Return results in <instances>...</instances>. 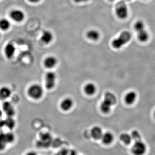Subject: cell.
<instances>
[{
    "instance_id": "1",
    "label": "cell",
    "mask_w": 155,
    "mask_h": 155,
    "mask_svg": "<svg viewBox=\"0 0 155 155\" xmlns=\"http://www.w3.org/2000/svg\"><path fill=\"white\" fill-rule=\"evenodd\" d=\"M117 99L116 96L110 92H107L104 95V98L101 104V110L103 113L108 114L110 111L111 107L116 104Z\"/></svg>"
},
{
    "instance_id": "2",
    "label": "cell",
    "mask_w": 155,
    "mask_h": 155,
    "mask_svg": "<svg viewBox=\"0 0 155 155\" xmlns=\"http://www.w3.org/2000/svg\"><path fill=\"white\" fill-rule=\"evenodd\" d=\"M131 38V35L129 31H123L117 38L114 39L112 42V45L115 49L120 48L127 43Z\"/></svg>"
},
{
    "instance_id": "3",
    "label": "cell",
    "mask_w": 155,
    "mask_h": 155,
    "mask_svg": "<svg viewBox=\"0 0 155 155\" xmlns=\"http://www.w3.org/2000/svg\"><path fill=\"white\" fill-rule=\"evenodd\" d=\"M27 94L32 99H40L44 94L43 88L40 84H34L28 87L27 90Z\"/></svg>"
},
{
    "instance_id": "4",
    "label": "cell",
    "mask_w": 155,
    "mask_h": 155,
    "mask_svg": "<svg viewBox=\"0 0 155 155\" xmlns=\"http://www.w3.org/2000/svg\"><path fill=\"white\" fill-rule=\"evenodd\" d=\"M52 136L48 132L42 133L40 134L39 139L37 142V145L41 148H47L52 145Z\"/></svg>"
},
{
    "instance_id": "5",
    "label": "cell",
    "mask_w": 155,
    "mask_h": 155,
    "mask_svg": "<svg viewBox=\"0 0 155 155\" xmlns=\"http://www.w3.org/2000/svg\"><path fill=\"white\" fill-rule=\"evenodd\" d=\"M147 150L146 144L141 140L135 141L131 149L134 155H144Z\"/></svg>"
},
{
    "instance_id": "6",
    "label": "cell",
    "mask_w": 155,
    "mask_h": 155,
    "mask_svg": "<svg viewBox=\"0 0 155 155\" xmlns=\"http://www.w3.org/2000/svg\"><path fill=\"white\" fill-rule=\"evenodd\" d=\"M9 15L10 18L12 20L18 23L22 22L25 18V13L22 10L19 9H14L11 10Z\"/></svg>"
},
{
    "instance_id": "7",
    "label": "cell",
    "mask_w": 155,
    "mask_h": 155,
    "mask_svg": "<svg viewBox=\"0 0 155 155\" xmlns=\"http://www.w3.org/2000/svg\"><path fill=\"white\" fill-rule=\"evenodd\" d=\"M56 79H57V75L54 72H48L45 77L46 88L48 90L52 89L55 86Z\"/></svg>"
},
{
    "instance_id": "8",
    "label": "cell",
    "mask_w": 155,
    "mask_h": 155,
    "mask_svg": "<svg viewBox=\"0 0 155 155\" xmlns=\"http://www.w3.org/2000/svg\"><path fill=\"white\" fill-rule=\"evenodd\" d=\"M2 110L7 117H14L16 114L14 106L8 101H5L3 103Z\"/></svg>"
},
{
    "instance_id": "9",
    "label": "cell",
    "mask_w": 155,
    "mask_h": 155,
    "mask_svg": "<svg viewBox=\"0 0 155 155\" xmlns=\"http://www.w3.org/2000/svg\"><path fill=\"white\" fill-rule=\"evenodd\" d=\"M4 51L6 58L8 60H11L15 55L16 48L14 44L9 42L5 46Z\"/></svg>"
},
{
    "instance_id": "10",
    "label": "cell",
    "mask_w": 155,
    "mask_h": 155,
    "mask_svg": "<svg viewBox=\"0 0 155 155\" xmlns=\"http://www.w3.org/2000/svg\"><path fill=\"white\" fill-rule=\"evenodd\" d=\"M116 13L117 17L120 19H126L128 15V10L125 4H121L116 8Z\"/></svg>"
},
{
    "instance_id": "11",
    "label": "cell",
    "mask_w": 155,
    "mask_h": 155,
    "mask_svg": "<svg viewBox=\"0 0 155 155\" xmlns=\"http://www.w3.org/2000/svg\"><path fill=\"white\" fill-rule=\"evenodd\" d=\"M101 140L103 144L105 146H110L114 142V136L112 132L107 131L103 134Z\"/></svg>"
},
{
    "instance_id": "12",
    "label": "cell",
    "mask_w": 155,
    "mask_h": 155,
    "mask_svg": "<svg viewBox=\"0 0 155 155\" xmlns=\"http://www.w3.org/2000/svg\"><path fill=\"white\" fill-rule=\"evenodd\" d=\"M91 135L94 140H99L101 138L104 132L101 127L98 126H95L91 130Z\"/></svg>"
},
{
    "instance_id": "13",
    "label": "cell",
    "mask_w": 155,
    "mask_h": 155,
    "mask_svg": "<svg viewBox=\"0 0 155 155\" xmlns=\"http://www.w3.org/2000/svg\"><path fill=\"white\" fill-rule=\"evenodd\" d=\"M12 94V91L8 87L4 86L0 88V99L6 101L8 99Z\"/></svg>"
},
{
    "instance_id": "14",
    "label": "cell",
    "mask_w": 155,
    "mask_h": 155,
    "mask_svg": "<svg viewBox=\"0 0 155 155\" xmlns=\"http://www.w3.org/2000/svg\"><path fill=\"white\" fill-rule=\"evenodd\" d=\"M58 63L57 58L54 56H50L47 57L44 61L45 67L48 69H51L55 67Z\"/></svg>"
},
{
    "instance_id": "15",
    "label": "cell",
    "mask_w": 155,
    "mask_h": 155,
    "mask_svg": "<svg viewBox=\"0 0 155 155\" xmlns=\"http://www.w3.org/2000/svg\"><path fill=\"white\" fill-rule=\"evenodd\" d=\"M54 39V36L53 34L49 31L45 30L43 32L41 40L42 42L44 43L45 44L48 45Z\"/></svg>"
},
{
    "instance_id": "16",
    "label": "cell",
    "mask_w": 155,
    "mask_h": 155,
    "mask_svg": "<svg viewBox=\"0 0 155 155\" xmlns=\"http://www.w3.org/2000/svg\"><path fill=\"white\" fill-rule=\"evenodd\" d=\"M73 101L69 97L66 98L62 101L61 104V108L63 110L68 111L70 110L73 106Z\"/></svg>"
},
{
    "instance_id": "17",
    "label": "cell",
    "mask_w": 155,
    "mask_h": 155,
    "mask_svg": "<svg viewBox=\"0 0 155 155\" xmlns=\"http://www.w3.org/2000/svg\"><path fill=\"white\" fill-rule=\"evenodd\" d=\"M136 93L134 91H130L127 93L125 95V100L127 104L131 105L135 102L137 99Z\"/></svg>"
},
{
    "instance_id": "18",
    "label": "cell",
    "mask_w": 155,
    "mask_h": 155,
    "mask_svg": "<svg viewBox=\"0 0 155 155\" xmlns=\"http://www.w3.org/2000/svg\"><path fill=\"white\" fill-rule=\"evenodd\" d=\"M11 22L8 19L6 18L0 19V30L3 31H7L11 27Z\"/></svg>"
},
{
    "instance_id": "19",
    "label": "cell",
    "mask_w": 155,
    "mask_h": 155,
    "mask_svg": "<svg viewBox=\"0 0 155 155\" xmlns=\"http://www.w3.org/2000/svg\"><path fill=\"white\" fill-rule=\"evenodd\" d=\"M4 126L8 128L10 130H12L15 128L16 126V122L13 117H7L4 119Z\"/></svg>"
},
{
    "instance_id": "20",
    "label": "cell",
    "mask_w": 155,
    "mask_h": 155,
    "mask_svg": "<svg viewBox=\"0 0 155 155\" xmlns=\"http://www.w3.org/2000/svg\"><path fill=\"white\" fill-rule=\"evenodd\" d=\"M8 144L5 133L1 131L0 132V151L4 150Z\"/></svg>"
},
{
    "instance_id": "21",
    "label": "cell",
    "mask_w": 155,
    "mask_h": 155,
    "mask_svg": "<svg viewBox=\"0 0 155 155\" xmlns=\"http://www.w3.org/2000/svg\"><path fill=\"white\" fill-rule=\"evenodd\" d=\"M119 139L122 143L126 145H130L133 140L131 135L126 133H122L120 134Z\"/></svg>"
},
{
    "instance_id": "22",
    "label": "cell",
    "mask_w": 155,
    "mask_h": 155,
    "mask_svg": "<svg viewBox=\"0 0 155 155\" xmlns=\"http://www.w3.org/2000/svg\"><path fill=\"white\" fill-rule=\"evenodd\" d=\"M84 90L87 94L88 95H92L94 94L96 91V87L94 84H87L84 87Z\"/></svg>"
},
{
    "instance_id": "23",
    "label": "cell",
    "mask_w": 155,
    "mask_h": 155,
    "mask_svg": "<svg viewBox=\"0 0 155 155\" xmlns=\"http://www.w3.org/2000/svg\"><path fill=\"white\" fill-rule=\"evenodd\" d=\"M87 36L89 39L92 41H97L100 38V34L97 31L91 29L87 33Z\"/></svg>"
},
{
    "instance_id": "24",
    "label": "cell",
    "mask_w": 155,
    "mask_h": 155,
    "mask_svg": "<svg viewBox=\"0 0 155 155\" xmlns=\"http://www.w3.org/2000/svg\"><path fill=\"white\" fill-rule=\"evenodd\" d=\"M137 33V37L140 41L146 42L148 40L149 35L145 29L138 31Z\"/></svg>"
},
{
    "instance_id": "25",
    "label": "cell",
    "mask_w": 155,
    "mask_h": 155,
    "mask_svg": "<svg viewBox=\"0 0 155 155\" xmlns=\"http://www.w3.org/2000/svg\"><path fill=\"white\" fill-rule=\"evenodd\" d=\"M134 28L137 32L145 29V25L144 22L141 20H139L135 22L134 25Z\"/></svg>"
},
{
    "instance_id": "26",
    "label": "cell",
    "mask_w": 155,
    "mask_h": 155,
    "mask_svg": "<svg viewBox=\"0 0 155 155\" xmlns=\"http://www.w3.org/2000/svg\"><path fill=\"white\" fill-rule=\"evenodd\" d=\"M5 134L9 144H11L15 141L16 137H15V134L13 132L10 131V132L5 133Z\"/></svg>"
},
{
    "instance_id": "27",
    "label": "cell",
    "mask_w": 155,
    "mask_h": 155,
    "mask_svg": "<svg viewBox=\"0 0 155 155\" xmlns=\"http://www.w3.org/2000/svg\"><path fill=\"white\" fill-rule=\"evenodd\" d=\"M131 135L132 139L134 140L135 141L137 140H140L141 139V135L138 131L136 130H134L132 131Z\"/></svg>"
},
{
    "instance_id": "28",
    "label": "cell",
    "mask_w": 155,
    "mask_h": 155,
    "mask_svg": "<svg viewBox=\"0 0 155 155\" xmlns=\"http://www.w3.org/2000/svg\"><path fill=\"white\" fill-rule=\"evenodd\" d=\"M69 150L67 149H62L59 150L55 155H69Z\"/></svg>"
},
{
    "instance_id": "29",
    "label": "cell",
    "mask_w": 155,
    "mask_h": 155,
    "mask_svg": "<svg viewBox=\"0 0 155 155\" xmlns=\"http://www.w3.org/2000/svg\"><path fill=\"white\" fill-rule=\"evenodd\" d=\"M26 155H38V154L36 152L34 151H31L28 152L26 153Z\"/></svg>"
},
{
    "instance_id": "30",
    "label": "cell",
    "mask_w": 155,
    "mask_h": 155,
    "mask_svg": "<svg viewBox=\"0 0 155 155\" xmlns=\"http://www.w3.org/2000/svg\"><path fill=\"white\" fill-rule=\"evenodd\" d=\"M29 2L32 3V4H36L40 2L41 0H27Z\"/></svg>"
},
{
    "instance_id": "31",
    "label": "cell",
    "mask_w": 155,
    "mask_h": 155,
    "mask_svg": "<svg viewBox=\"0 0 155 155\" xmlns=\"http://www.w3.org/2000/svg\"><path fill=\"white\" fill-rule=\"evenodd\" d=\"M69 155H78L77 153H76V152H75V151L72 150V151H69Z\"/></svg>"
},
{
    "instance_id": "32",
    "label": "cell",
    "mask_w": 155,
    "mask_h": 155,
    "mask_svg": "<svg viewBox=\"0 0 155 155\" xmlns=\"http://www.w3.org/2000/svg\"><path fill=\"white\" fill-rule=\"evenodd\" d=\"M76 2H86L88 1L89 0H74Z\"/></svg>"
},
{
    "instance_id": "33",
    "label": "cell",
    "mask_w": 155,
    "mask_h": 155,
    "mask_svg": "<svg viewBox=\"0 0 155 155\" xmlns=\"http://www.w3.org/2000/svg\"><path fill=\"white\" fill-rule=\"evenodd\" d=\"M3 115V112L2 111V110L0 109V118H1V117H2V116Z\"/></svg>"
},
{
    "instance_id": "34",
    "label": "cell",
    "mask_w": 155,
    "mask_h": 155,
    "mask_svg": "<svg viewBox=\"0 0 155 155\" xmlns=\"http://www.w3.org/2000/svg\"><path fill=\"white\" fill-rule=\"evenodd\" d=\"M1 37H2V34H1V32H0V39L1 38Z\"/></svg>"
},
{
    "instance_id": "35",
    "label": "cell",
    "mask_w": 155,
    "mask_h": 155,
    "mask_svg": "<svg viewBox=\"0 0 155 155\" xmlns=\"http://www.w3.org/2000/svg\"><path fill=\"white\" fill-rule=\"evenodd\" d=\"M154 116H155V113H154Z\"/></svg>"
},
{
    "instance_id": "36",
    "label": "cell",
    "mask_w": 155,
    "mask_h": 155,
    "mask_svg": "<svg viewBox=\"0 0 155 155\" xmlns=\"http://www.w3.org/2000/svg\"><path fill=\"white\" fill-rule=\"evenodd\" d=\"M110 1H114V0H110Z\"/></svg>"
}]
</instances>
